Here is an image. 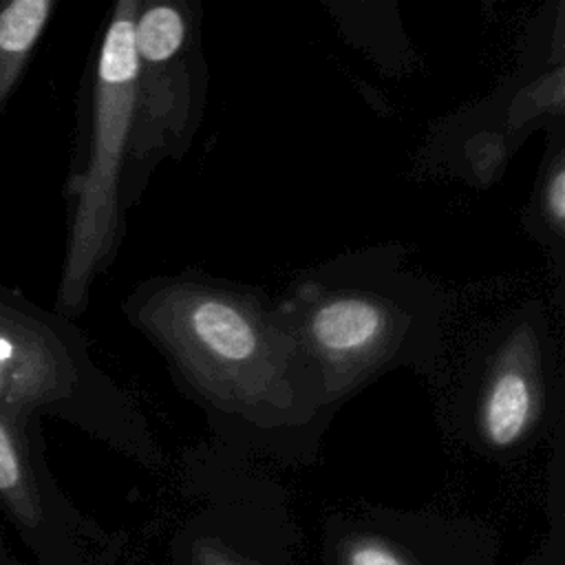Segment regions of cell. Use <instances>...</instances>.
I'll return each instance as SVG.
<instances>
[{"instance_id": "cell-6", "label": "cell", "mask_w": 565, "mask_h": 565, "mask_svg": "<svg viewBox=\"0 0 565 565\" xmlns=\"http://www.w3.org/2000/svg\"><path fill=\"white\" fill-rule=\"evenodd\" d=\"M192 20L179 2H139L132 44L141 68L168 64L192 49Z\"/></svg>"}, {"instance_id": "cell-10", "label": "cell", "mask_w": 565, "mask_h": 565, "mask_svg": "<svg viewBox=\"0 0 565 565\" xmlns=\"http://www.w3.org/2000/svg\"><path fill=\"white\" fill-rule=\"evenodd\" d=\"M347 565H406L397 552H393L388 545L373 541V539H362L349 545L347 556H344Z\"/></svg>"}, {"instance_id": "cell-8", "label": "cell", "mask_w": 565, "mask_h": 565, "mask_svg": "<svg viewBox=\"0 0 565 565\" xmlns=\"http://www.w3.org/2000/svg\"><path fill=\"white\" fill-rule=\"evenodd\" d=\"M0 497L24 523L35 525L40 519V505L33 490V481L18 450V444L9 428L0 422Z\"/></svg>"}, {"instance_id": "cell-1", "label": "cell", "mask_w": 565, "mask_h": 565, "mask_svg": "<svg viewBox=\"0 0 565 565\" xmlns=\"http://www.w3.org/2000/svg\"><path fill=\"white\" fill-rule=\"evenodd\" d=\"M128 316L214 417L263 428L335 411L278 302L249 287L199 274L163 276L139 287Z\"/></svg>"}, {"instance_id": "cell-5", "label": "cell", "mask_w": 565, "mask_h": 565, "mask_svg": "<svg viewBox=\"0 0 565 565\" xmlns=\"http://www.w3.org/2000/svg\"><path fill=\"white\" fill-rule=\"evenodd\" d=\"M77 386L66 347L29 318L0 313V406H40Z\"/></svg>"}, {"instance_id": "cell-9", "label": "cell", "mask_w": 565, "mask_h": 565, "mask_svg": "<svg viewBox=\"0 0 565 565\" xmlns=\"http://www.w3.org/2000/svg\"><path fill=\"white\" fill-rule=\"evenodd\" d=\"M539 207H541V214L545 218L547 230L554 232L556 238H563V227H565V159H563L561 150H556L554 159L547 166V174L543 177Z\"/></svg>"}, {"instance_id": "cell-11", "label": "cell", "mask_w": 565, "mask_h": 565, "mask_svg": "<svg viewBox=\"0 0 565 565\" xmlns=\"http://www.w3.org/2000/svg\"><path fill=\"white\" fill-rule=\"evenodd\" d=\"M218 565H227V563H218Z\"/></svg>"}, {"instance_id": "cell-3", "label": "cell", "mask_w": 565, "mask_h": 565, "mask_svg": "<svg viewBox=\"0 0 565 565\" xmlns=\"http://www.w3.org/2000/svg\"><path fill=\"white\" fill-rule=\"evenodd\" d=\"M137 4V0H124L115 7L97 53L88 161L75 181V210L60 285V302L66 309L84 307L88 287L119 234L121 177L139 99V62L132 44Z\"/></svg>"}, {"instance_id": "cell-2", "label": "cell", "mask_w": 565, "mask_h": 565, "mask_svg": "<svg viewBox=\"0 0 565 565\" xmlns=\"http://www.w3.org/2000/svg\"><path fill=\"white\" fill-rule=\"evenodd\" d=\"M335 408L375 375L430 369L441 349V298L388 249L316 269L278 302Z\"/></svg>"}, {"instance_id": "cell-4", "label": "cell", "mask_w": 565, "mask_h": 565, "mask_svg": "<svg viewBox=\"0 0 565 565\" xmlns=\"http://www.w3.org/2000/svg\"><path fill=\"white\" fill-rule=\"evenodd\" d=\"M550 340L541 318H516L483 362L475 393V426L490 448L525 441L550 406Z\"/></svg>"}, {"instance_id": "cell-7", "label": "cell", "mask_w": 565, "mask_h": 565, "mask_svg": "<svg viewBox=\"0 0 565 565\" xmlns=\"http://www.w3.org/2000/svg\"><path fill=\"white\" fill-rule=\"evenodd\" d=\"M51 9V0H13L0 11V97L11 88Z\"/></svg>"}]
</instances>
